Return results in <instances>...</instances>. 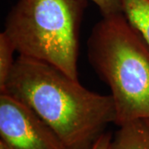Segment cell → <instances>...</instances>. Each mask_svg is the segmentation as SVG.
Wrapping results in <instances>:
<instances>
[{
    "mask_svg": "<svg viewBox=\"0 0 149 149\" xmlns=\"http://www.w3.org/2000/svg\"><path fill=\"white\" fill-rule=\"evenodd\" d=\"M3 93L31 108L67 149H91L115 119L110 95L90 91L52 65L21 56Z\"/></svg>",
    "mask_w": 149,
    "mask_h": 149,
    "instance_id": "cell-1",
    "label": "cell"
},
{
    "mask_svg": "<svg viewBox=\"0 0 149 149\" xmlns=\"http://www.w3.org/2000/svg\"><path fill=\"white\" fill-rule=\"evenodd\" d=\"M89 62L109 90L118 127L149 118V47L123 13L102 16L87 42Z\"/></svg>",
    "mask_w": 149,
    "mask_h": 149,
    "instance_id": "cell-2",
    "label": "cell"
},
{
    "mask_svg": "<svg viewBox=\"0 0 149 149\" xmlns=\"http://www.w3.org/2000/svg\"><path fill=\"white\" fill-rule=\"evenodd\" d=\"M87 0H17L4 30L19 56L78 80L79 32Z\"/></svg>",
    "mask_w": 149,
    "mask_h": 149,
    "instance_id": "cell-3",
    "label": "cell"
},
{
    "mask_svg": "<svg viewBox=\"0 0 149 149\" xmlns=\"http://www.w3.org/2000/svg\"><path fill=\"white\" fill-rule=\"evenodd\" d=\"M0 138L8 149H67L31 108L0 93Z\"/></svg>",
    "mask_w": 149,
    "mask_h": 149,
    "instance_id": "cell-4",
    "label": "cell"
},
{
    "mask_svg": "<svg viewBox=\"0 0 149 149\" xmlns=\"http://www.w3.org/2000/svg\"><path fill=\"white\" fill-rule=\"evenodd\" d=\"M108 149H149V127L138 119L119 127Z\"/></svg>",
    "mask_w": 149,
    "mask_h": 149,
    "instance_id": "cell-5",
    "label": "cell"
},
{
    "mask_svg": "<svg viewBox=\"0 0 149 149\" xmlns=\"http://www.w3.org/2000/svg\"><path fill=\"white\" fill-rule=\"evenodd\" d=\"M123 13L149 47V0H121Z\"/></svg>",
    "mask_w": 149,
    "mask_h": 149,
    "instance_id": "cell-6",
    "label": "cell"
},
{
    "mask_svg": "<svg viewBox=\"0 0 149 149\" xmlns=\"http://www.w3.org/2000/svg\"><path fill=\"white\" fill-rule=\"evenodd\" d=\"M16 49L3 31L0 33V93L4 92L8 80L15 61L13 54Z\"/></svg>",
    "mask_w": 149,
    "mask_h": 149,
    "instance_id": "cell-7",
    "label": "cell"
},
{
    "mask_svg": "<svg viewBox=\"0 0 149 149\" xmlns=\"http://www.w3.org/2000/svg\"><path fill=\"white\" fill-rule=\"evenodd\" d=\"M94 3L101 13L102 16H108L122 12L121 0H90Z\"/></svg>",
    "mask_w": 149,
    "mask_h": 149,
    "instance_id": "cell-8",
    "label": "cell"
},
{
    "mask_svg": "<svg viewBox=\"0 0 149 149\" xmlns=\"http://www.w3.org/2000/svg\"><path fill=\"white\" fill-rule=\"evenodd\" d=\"M111 140V133L104 132L99 139L96 140V142L94 143L91 149H108Z\"/></svg>",
    "mask_w": 149,
    "mask_h": 149,
    "instance_id": "cell-9",
    "label": "cell"
},
{
    "mask_svg": "<svg viewBox=\"0 0 149 149\" xmlns=\"http://www.w3.org/2000/svg\"><path fill=\"white\" fill-rule=\"evenodd\" d=\"M0 149H8V148L2 140H0Z\"/></svg>",
    "mask_w": 149,
    "mask_h": 149,
    "instance_id": "cell-10",
    "label": "cell"
},
{
    "mask_svg": "<svg viewBox=\"0 0 149 149\" xmlns=\"http://www.w3.org/2000/svg\"><path fill=\"white\" fill-rule=\"evenodd\" d=\"M143 120L146 122V123L148 124V126L149 127V118H145V119H143Z\"/></svg>",
    "mask_w": 149,
    "mask_h": 149,
    "instance_id": "cell-11",
    "label": "cell"
}]
</instances>
